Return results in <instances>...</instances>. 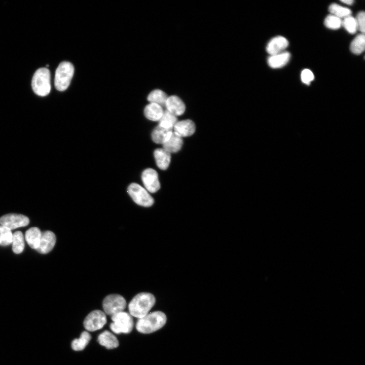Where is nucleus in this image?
Listing matches in <instances>:
<instances>
[{
  "mask_svg": "<svg viewBox=\"0 0 365 365\" xmlns=\"http://www.w3.org/2000/svg\"><path fill=\"white\" fill-rule=\"evenodd\" d=\"M155 302V298L152 294L139 293L134 297L128 305L129 314L138 319L142 318L149 313Z\"/></svg>",
  "mask_w": 365,
  "mask_h": 365,
  "instance_id": "obj_1",
  "label": "nucleus"
},
{
  "mask_svg": "<svg viewBox=\"0 0 365 365\" xmlns=\"http://www.w3.org/2000/svg\"><path fill=\"white\" fill-rule=\"evenodd\" d=\"M166 315L161 311L148 313L139 318L136 324L137 331L142 334L153 333L162 327L166 322Z\"/></svg>",
  "mask_w": 365,
  "mask_h": 365,
  "instance_id": "obj_2",
  "label": "nucleus"
},
{
  "mask_svg": "<svg viewBox=\"0 0 365 365\" xmlns=\"http://www.w3.org/2000/svg\"><path fill=\"white\" fill-rule=\"evenodd\" d=\"M73 64L68 61L61 62L56 68L54 79L56 89L59 91L65 90L69 86L74 74Z\"/></svg>",
  "mask_w": 365,
  "mask_h": 365,
  "instance_id": "obj_3",
  "label": "nucleus"
},
{
  "mask_svg": "<svg viewBox=\"0 0 365 365\" xmlns=\"http://www.w3.org/2000/svg\"><path fill=\"white\" fill-rule=\"evenodd\" d=\"M51 75L47 68H40L34 74L31 86L34 92L40 96H45L51 91Z\"/></svg>",
  "mask_w": 365,
  "mask_h": 365,
  "instance_id": "obj_4",
  "label": "nucleus"
},
{
  "mask_svg": "<svg viewBox=\"0 0 365 365\" xmlns=\"http://www.w3.org/2000/svg\"><path fill=\"white\" fill-rule=\"evenodd\" d=\"M111 319L113 322L110 324V328L114 333L128 334L132 331L134 323L129 313L120 312L112 315Z\"/></svg>",
  "mask_w": 365,
  "mask_h": 365,
  "instance_id": "obj_5",
  "label": "nucleus"
},
{
  "mask_svg": "<svg viewBox=\"0 0 365 365\" xmlns=\"http://www.w3.org/2000/svg\"><path fill=\"white\" fill-rule=\"evenodd\" d=\"M127 192L134 202L140 206L150 207L154 204L153 197L139 184H131L128 187Z\"/></svg>",
  "mask_w": 365,
  "mask_h": 365,
  "instance_id": "obj_6",
  "label": "nucleus"
},
{
  "mask_svg": "<svg viewBox=\"0 0 365 365\" xmlns=\"http://www.w3.org/2000/svg\"><path fill=\"white\" fill-rule=\"evenodd\" d=\"M126 306L125 299L123 296L118 294H111L107 296L102 302L104 313L111 316L123 311Z\"/></svg>",
  "mask_w": 365,
  "mask_h": 365,
  "instance_id": "obj_7",
  "label": "nucleus"
},
{
  "mask_svg": "<svg viewBox=\"0 0 365 365\" xmlns=\"http://www.w3.org/2000/svg\"><path fill=\"white\" fill-rule=\"evenodd\" d=\"M106 323L104 312L95 310L91 312L84 321V326L88 331L94 332L101 328Z\"/></svg>",
  "mask_w": 365,
  "mask_h": 365,
  "instance_id": "obj_8",
  "label": "nucleus"
},
{
  "mask_svg": "<svg viewBox=\"0 0 365 365\" xmlns=\"http://www.w3.org/2000/svg\"><path fill=\"white\" fill-rule=\"evenodd\" d=\"M29 218L22 214L9 213L0 217V225L12 230L17 228L25 227L29 224Z\"/></svg>",
  "mask_w": 365,
  "mask_h": 365,
  "instance_id": "obj_9",
  "label": "nucleus"
},
{
  "mask_svg": "<svg viewBox=\"0 0 365 365\" xmlns=\"http://www.w3.org/2000/svg\"><path fill=\"white\" fill-rule=\"evenodd\" d=\"M141 179L145 189L150 193H155L160 188L157 172L152 168H147L142 173Z\"/></svg>",
  "mask_w": 365,
  "mask_h": 365,
  "instance_id": "obj_10",
  "label": "nucleus"
},
{
  "mask_svg": "<svg viewBox=\"0 0 365 365\" xmlns=\"http://www.w3.org/2000/svg\"><path fill=\"white\" fill-rule=\"evenodd\" d=\"M56 240L55 235L52 231L42 232L39 246L35 250L41 254H46L53 248Z\"/></svg>",
  "mask_w": 365,
  "mask_h": 365,
  "instance_id": "obj_11",
  "label": "nucleus"
},
{
  "mask_svg": "<svg viewBox=\"0 0 365 365\" xmlns=\"http://www.w3.org/2000/svg\"><path fill=\"white\" fill-rule=\"evenodd\" d=\"M165 106L166 110L175 116L182 115L186 110V106L182 100L176 95L168 96Z\"/></svg>",
  "mask_w": 365,
  "mask_h": 365,
  "instance_id": "obj_12",
  "label": "nucleus"
},
{
  "mask_svg": "<svg viewBox=\"0 0 365 365\" xmlns=\"http://www.w3.org/2000/svg\"><path fill=\"white\" fill-rule=\"evenodd\" d=\"M173 129L174 132L182 138L193 135L195 131L196 126L192 120L187 119L177 121Z\"/></svg>",
  "mask_w": 365,
  "mask_h": 365,
  "instance_id": "obj_13",
  "label": "nucleus"
},
{
  "mask_svg": "<svg viewBox=\"0 0 365 365\" xmlns=\"http://www.w3.org/2000/svg\"><path fill=\"white\" fill-rule=\"evenodd\" d=\"M288 45V41L284 37L277 36L269 42L266 51L270 55H275L283 52Z\"/></svg>",
  "mask_w": 365,
  "mask_h": 365,
  "instance_id": "obj_14",
  "label": "nucleus"
},
{
  "mask_svg": "<svg viewBox=\"0 0 365 365\" xmlns=\"http://www.w3.org/2000/svg\"><path fill=\"white\" fill-rule=\"evenodd\" d=\"M154 155L157 166L161 170H166L170 163V153L163 148H159L155 150Z\"/></svg>",
  "mask_w": 365,
  "mask_h": 365,
  "instance_id": "obj_15",
  "label": "nucleus"
},
{
  "mask_svg": "<svg viewBox=\"0 0 365 365\" xmlns=\"http://www.w3.org/2000/svg\"><path fill=\"white\" fill-rule=\"evenodd\" d=\"M164 111L161 105L150 103L144 108V115L150 120L159 121L162 117Z\"/></svg>",
  "mask_w": 365,
  "mask_h": 365,
  "instance_id": "obj_16",
  "label": "nucleus"
},
{
  "mask_svg": "<svg viewBox=\"0 0 365 365\" xmlns=\"http://www.w3.org/2000/svg\"><path fill=\"white\" fill-rule=\"evenodd\" d=\"M182 144V137L173 131L170 137L163 144V148L169 153H176L180 150Z\"/></svg>",
  "mask_w": 365,
  "mask_h": 365,
  "instance_id": "obj_17",
  "label": "nucleus"
},
{
  "mask_svg": "<svg viewBox=\"0 0 365 365\" xmlns=\"http://www.w3.org/2000/svg\"><path fill=\"white\" fill-rule=\"evenodd\" d=\"M289 52H283L275 55H270L268 58V64L273 68H280L285 65L290 59Z\"/></svg>",
  "mask_w": 365,
  "mask_h": 365,
  "instance_id": "obj_18",
  "label": "nucleus"
},
{
  "mask_svg": "<svg viewBox=\"0 0 365 365\" xmlns=\"http://www.w3.org/2000/svg\"><path fill=\"white\" fill-rule=\"evenodd\" d=\"M98 342L107 349L117 348L119 344L117 338L108 331H104L98 336Z\"/></svg>",
  "mask_w": 365,
  "mask_h": 365,
  "instance_id": "obj_19",
  "label": "nucleus"
},
{
  "mask_svg": "<svg viewBox=\"0 0 365 365\" xmlns=\"http://www.w3.org/2000/svg\"><path fill=\"white\" fill-rule=\"evenodd\" d=\"M172 132V129H166L158 125L152 133V139L154 142L163 144L170 137Z\"/></svg>",
  "mask_w": 365,
  "mask_h": 365,
  "instance_id": "obj_20",
  "label": "nucleus"
},
{
  "mask_svg": "<svg viewBox=\"0 0 365 365\" xmlns=\"http://www.w3.org/2000/svg\"><path fill=\"white\" fill-rule=\"evenodd\" d=\"M42 232L37 227H31L26 231L25 240L29 246L36 249L39 246Z\"/></svg>",
  "mask_w": 365,
  "mask_h": 365,
  "instance_id": "obj_21",
  "label": "nucleus"
},
{
  "mask_svg": "<svg viewBox=\"0 0 365 365\" xmlns=\"http://www.w3.org/2000/svg\"><path fill=\"white\" fill-rule=\"evenodd\" d=\"M168 96L165 92L160 89H155L152 91L148 96L147 99L150 103H154L165 106Z\"/></svg>",
  "mask_w": 365,
  "mask_h": 365,
  "instance_id": "obj_22",
  "label": "nucleus"
},
{
  "mask_svg": "<svg viewBox=\"0 0 365 365\" xmlns=\"http://www.w3.org/2000/svg\"><path fill=\"white\" fill-rule=\"evenodd\" d=\"M91 339V335L88 332H83L79 338L75 339L72 341V349L75 351L83 350L88 345Z\"/></svg>",
  "mask_w": 365,
  "mask_h": 365,
  "instance_id": "obj_23",
  "label": "nucleus"
},
{
  "mask_svg": "<svg viewBox=\"0 0 365 365\" xmlns=\"http://www.w3.org/2000/svg\"><path fill=\"white\" fill-rule=\"evenodd\" d=\"M365 48V36L361 33L357 35L352 41L350 49L352 53L356 55L362 53Z\"/></svg>",
  "mask_w": 365,
  "mask_h": 365,
  "instance_id": "obj_24",
  "label": "nucleus"
},
{
  "mask_svg": "<svg viewBox=\"0 0 365 365\" xmlns=\"http://www.w3.org/2000/svg\"><path fill=\"white\" fill-rule=\"evenodd\" d=\"M159 126L168 129H173L177 122L176 116L170 113L166 110L164 111L162 117L159 121Z\"/></svg>",
  "mask_w": 365,
  "mask_h": 365,
  "instance_id": "obj_25",
  "label": "nucleus"
},
{
  "mask_svg": "<svg viewBox=\"0 0 365 365\" xmlns=\"http://www.w3.org/2000/svg\"><path fill=\"white\" fill-rule=\"evenodd\" d=\"M12 250L15 253H21L24 248V237L21 231H16L13 234Z\"/></svg>",
  "mask_w": 365,
  "mask_h": 365,
  "instance_id": "obj_26",
  "label": "nucleus"
},
{
  "mask_svg": "<svg viewBox=\"0 0 365 365\" xmlns=\"http://www.w3.org/2000/svg\"><path fill=\"white\" fill-rule=\"evenodd\" d=\"M329 11L333 15L340 18H344L351 15V10L346 7L341 6L337 4H331L328 8Z\"/></svg>",
  "mask_w": 365,
  "mask_h": 365,
  "instance_id": "obj_27",
  "label": "nucleus"
},
{
  "mask_svg": "<svg viewBox=\"0 0 365 365\" xmlns=\"http://www.w3.org/2000/svg\"><path fill=\"white\" fill-rule=\"evenodd\" d=\"M13 234L9 229L0 225V245L7 246L12 243Z\"/></svg>",
  "mask_w": 365,
  "mask_h": 365,
  "instance_id": "obj_28",
  "label": "nucleus"
},
{
  "mask_svg": "<svg viewBox=\"0 0 365 365\" xmlns=\"http://www.w3.org/2000/svg\"><path fill=\"white\" fill-rule=\"evenodd\" d=\"M342 25L351 34L355 33L358 29L355 18L351 15L343 18Z\"/></svg>",
  "mask_w": 365,
  "mask_h": 365,
  "instance_id": "obj_29",
  "label": "nucleus"
},
{
  "mask_svg": "<svg viewBox=\"0 0 365 365\" xmlns=\"http://www.w3.org/2000/svg\"><path fill=\"white\" fill-rule=\"evenodd\" d=\"M324 23L325 26L330 29H337L342 25V19L333 15H328L325 18Z\"/></svg>",
  "mask_w": 365,
  "mask_h": 365,
  "instance_id": "obj_30",
  "label": "nucleus"
},
{
  "mask_svg": "<svg viewBox=\"0 0 365 365\" xmlns=\"http://www.w3.org/2000/svg\"><path fill=\"white\" fill-rule=\"evenodd\" d=\"M355 18L357 29L364 34L365 31V13L363 11L359 12Z\"/></svg>",
  "mask_w": 365,
  "mask_h": 365,
  "instance_id": "obj_31",
  "label": "nucleus"
},
{
  "mask_svg": "<svg viewBox=\"0 0 365 365\" xmlns=\"http://www.w3.org/2000/svg\"><path fill=\"white\" fill-rule=\"evenodd\" d=\"M301 78L302 81L304 83L309 85L310 83L313 80L314 76L310 69H305L301 72Z\"/></svg>",
  "mask_w": 365,
  "mask_h": 365,
  "instance_id": "obj_32",
  "label": "nucleus"
},
{
  "mask_svg": "<svg viewBox=\"0 0 365 365\" xmlns=\"http://www.w3.org/2000/svg\"><path fill=\"white\" fill-rule=\"evenodd\" d=\"M341 2L345 4L351 5H352L354 1L352 0H343L341 1Z\"/></svg>",
  "mask_w": 365,
  "mask_h": 365,
  "instance_id": "obj_33",
  "label": "nucleus"
}]
</instances>
